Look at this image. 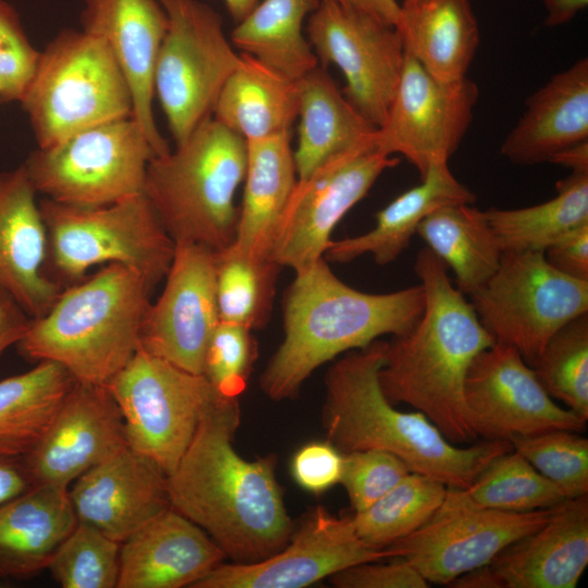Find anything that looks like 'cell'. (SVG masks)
<instances>
[{
	"instance_id": "cell-22",
	"label": "cell",
	"mask_w": 588,
	"mask_h": 588,
	"mask_svg": "<svg viewBox=\"0 0 588 588\" xmlns=\"http://www.w3.org/2000/svg\"><path fill=\"white\" fill-rule=\"evenodd\" d=\"M82 29L101 39L113 54L131 88L132 118L149 140L155 156L170 150L154 114V73L168 27L159 0H82Z\"/></svg>"
},
{
	"instance_id": "cell-34",
	"label": "cell",
	"mask_w": 588,
	"mask_h": 588,
	"mask_svg": "<svg viewBox=\"0 0 588 588\" xmlns=\"http://www.w3.org/2000/svg\"><path fill=\"white\" fill-rule=\"evenodd\" d=\"M321 0H259L231 32L232 45L242 53L297 81L319 65L303 33L305 20Z\"/></svg>"
},
{
	"instance_id": "cell-49",
	"label": "cell",
	"mask_w": 588,
	"mask_h": 588,
	"mask_svg": "<svg viewBox=\"0 0 588 588\" xmlns=\"http://www.w3.org/2000/svg\"><path fill=\"white\" fill-rule=\"evenodd\" d=\"M30 320L15 299L0 290V356L24 338Z\"/></svg>"
},
{
	"instance_id": "cell-39",
	"label": "cell",
	"mask_w": 588,
	"mask_h": 588,
	"mask_svg": "<svg viewBox=\"0 0 588 588\" xmlns=\"http://www.w3.org/2000/svg\"><path fill=\"white\" fill-rule=\"evenodd\" d=\"M462 490L475 505L504 512L551 509L567 500L514 449L494 457Z\"/></svg>"
},
{
	"instance_id": "cell-6",
	"label": "cell",
	"mask_w": 588,
	"mask_h": 588,
	"mask_svg": "<svg viewBox=\"0 0 588 588\" xmlns=\"http://www.w3.org/2000/svg\"><path fill=\"white\" fill-rule=\"evenodd\" d=\"M246 161V140L212 117L150 159L144 194L174 244L216 252L234 241Z\"/></svg>"
},
{
	"instance_id": "cell-8",
	"label": "cell",
	"mask_w": 588,
	"mask_h": 588,
	"mask_svg": "<svg viewBox=\"0 0 588 588\" xmlns=\"http://www.w3.org/2000/svg\"><path fill=\"white\" fill-rule=\"evenodd\" d=\"M21 102L41 148L133 115L131 88L113 54L83 29L60 32L40 51Z\"/></svg>"
},
{
	"instance_id": "cell-14",
	"label": "cell",
	"mask_w": 588,
	"mask_h": 588,
	"mask_svg": "<svg viewBox=\"0 0 588 588\" xmlns=\"http://www.w3.org/2000/svg\"><path fill=\"white\" fill-rule=\"evenodd\" d=\"M479 99L477 84L430 75L404 52V63L384 122L377 128L376 150L402 155L424 177L433 164L448 163L460 147Z\"/></svg>"
},
{
	"instance_id": "cell-1",
	"label": "cell",
	"mask_w": 588,
	"mask_h": 588,
	"mask_svg": "<svg viewBox=\"0 0 588 588\" xmlns=\"http://www.w3.org/2000/svg\"><path fill=\"white\" fill-rule=\"evenodd\" d=\"M237 397L219 394L167 476L171 507L199 526L233 563L267 559L290 540L293 524L273 456L246 460L233 445Z\"/></svg>"
},
{
	"instance_id": "cell-28",
	"label": "cell",
	"mask_w": 588,
	"mask_h": 588,
	"mask_svg": "<svg viewBox=\"0 0 588 588\" xmlns=\"http://www.w3.org/2000/svg\"><path fill=\"white\" fill-rule=\"evenodd\" d=\"M476 195L451 172L448 163L433 164L420 183L395 197L376 215L375 226L363 234L331 241L323 258L346 264L370 255L381 266L393 262L409 245L420 222L449 205L474 204Z\"/></svg>"
},
{
	"instance_id": "cell-15",
	"label": "cell",
	"mask_w": 588,
	"mask_h": 588,
	"mask_svg": "<svg viewBox=\"0 0 588 588\" xmlns=\"http://www.w3.org/2000/svg\"><path fill=\"white\" fill-rule=\"evenodd\" d=\"M307 39L318 63L342 72V93L377 128L385 120L404 63L396 29L355 9L321 0L307 19Z\"/></svg>"
},
{
	"instance_id": "cell-45",
	"label": "cell",
	"mask_w": 588,
	"mask_h": 588,
	"mask_svg": "<svg viewBox=\"0 0 588 588\" xmlns=\"http://www.w3.org/2000/svg\"><path fill=\"white\" fill-rule=\"evenodd\" d=\"M39 56L40 51L29 42L15 10L0 0V99L22 101Z\"/></svg>"
},
{
	"instance_id": "cell-44",
	"label": "cell",
	"mask_w": 588,
	"mask_h": 588,
	"mask_svg": "<svg viewBox=\"0 0 588 588\" xmlns=\"http://www.w3.org/2000/svg\"><path fill=\"white\" fill-rule=\"evenodd\" d=\"M343 455L340 482L354 513L371 506L411 473L400 457L382 450L352 451Z\"/></svg>"
},
{
	"instance_id": "cell-53",
	"label": "cell",
	"mask_w": 588,
	"mask_h": 588,
	"mask_svg": "<svg viewBox=\"0 0 588 588\" xmlns=\"http://www.w3.org/2000/svg\"><path fill=\"white\" fill-rule=\"evenodd\" d=\"M549 162L565 167L571 172H588V140L560 151Z\"/></svg>"
},
{
	"instance_id": "cell-11",
	"label": "cell",
	"mask_w": 588,
	"mask_h": 588,
	"mask_svg": "<svg viewBox=\"0 0 588 588\" xmlns=\"http://www.w3.org/2000/svg\"><path fill=\"white\" fill-rule=\"evenodd\" d=\"M168 27L154 73L155 96L175 145L212 117L219 93L241 54L224 34L220 14L199 0H159Z\"/></svg>"
},
{
	"instance_id": "cell-43",
	"label": "cell",
	"mask_w": 588,
	"mask_h": 588,
	"mask_svg": "<svg viewBox=\"0 0 588 588\" xmlns=\"http://www.w3.org/2000/svg\"><path fill=\"white\" fill-rule=\"evenodd\" d=\"M257 354L252 330L220 321L207 345L203 375L222 395L238 397L246 388Z\"/></svg>"
},
{
	"instance_id": "cell-37",
	"label": "cell",
	"mask_w": 588,
	"mask_h": 588,
	"mask_svg": "<svg viewBox=\"0 0 588 588\" xmlns=\"http://www.w3.org/2000/svg\"><path fill=\"white\" fill-rule=\"evenodd\" d=\"M215 286L220 321L255 330L269 320L279 265L252 255L234 242L213 252Z\"/></svg>"
},
{
	"instance_id": "cell-5",
	"label": "cell",
	"mask_w": 588,
	"mask_h": 588,
	"mask_svg": "<svg viewBox=\"0 0 588 588\" xmlns=\"http://www.w3.org/2000/svg\"><path fill=\"white\" fill-rule=\"evenodd\" d=\"M154 289L135 269L108 264L65 286L17 343L33 362L62 366L78 383L106 385L140 346Z\"/></svg>"
},
{
	"instance_id": "cell-42",
	"label": "cell",
	"mask_w": 588,
	"mask_h": 588,
	"mask_svg": "<svg viewBox=\"0 0 588 588\" xmlns=\"http://www.w3.org/2000/svg\"><path fill=\"white\" fill-rule=\"evenodd\" d=\"M511 444L566 499L588 494V439L580 432L554 429L515 438Z\"/></svg>"
},
{
	"instance_id": "cell-30",
	"label": "cell",
	"mask_w": 588,
	"mask_h": 588,
	"mask_svg": "<svg viewBox=\"0 0 588 588\" xmlns=\"http://www.w3.org/2000/svg\"><path fill=\"white\" fill-rule=\"evenodd\" d=\"M404 52L444 82L467 77L480 42L470 0H403L394 26Z\"/></svg>"
},
{
	"instance_id": "cell-32",
	"label": "cell",
	"mask_w": 588,
	"mask_h": 588,
	"mask_svg": "<svg viewBox=\"0 0 588 588\" xmlns=\"http://www.w3.org/2000/svg\"><path fill=\"white\" fill-rule=\"evenodd\" d=\"M297 112L296 81L242 53L219 93L212 118L248 142L291 132Z\"/></svg>"
},
{
	"instance_id": "cell-33",
	"label": "cell",
	"mask_w": 588,
	"mask_h": 588,
	"mask_svg": "<svg viewBox=\"0 0 588 588\" xmlns=\"http://www.w3.org/2000/svg\"><path fill=\"white\" fill-rule=\"evenodd\" d=\"M421 240L455 275L456 287L471 295L498 269L502 248L485 212L471 204L441 207L418 225Z\"/></svg>"
},
{
	"instance_id": "cell-38",
	"label": "cell",
	"mask_w": 588,
	"mask_h": 588,
	"mask_svg": "<svg viewBox=\"0 0 588 588\" xmlns=\"http://www.w3.org/2000/svg\"><path fill=\"white\" fill-rule=\"evenodd\" d=\"M446 491L442 481L411 471L371 506L354 513L355 531L366 544L384 549L420 528L439 509Z\"/></svg>"
},
{
	"instance_id": "cell-51",
	"label": "cell",
	"mask_w": 588,
	"mask_h": 588,
	"mask_svg": "<svg viewBox=\"0 0 588 588\" xmlns=\"http://www.w3.org/2000/svg\"><path fill=\"white\" fill-rule=\"evenodd\" d=\"M339 4L366 13L378 21L395 26L400 13L397 0H331Z\"/></svg>"
},
{
	"instance_id": "cell-10",
	"label": "cell",
	"mask_w": 588,
	"mask_h": 588,
	"mask_svg": "<svg viewBox=\"0 0 588 588\" xmlns=\"http://www.w3.org/2000/svg\"><path fill=\"white\" fill-rule=\"evenodd\" d=\"M469 296L494 343L516 348L529 366L561 327L588 313V281L558 271L543 252H503L495 272Z\"/></svg>"
},
{
	"instance_id": "cell-4",
	"label": "cell",
	"mask_w": 588,
	"mask_h": 588,
	"mask_svg": "<svg viewBox=\"0 0 588 588\" xmlns=\"http://www.w3.org/2000/svg\"><path fill=\"white\" fill-rule=\"evenodd\" d=\"M425 308L422 285L367 293L341 281L322 258L296 272L283 301V340L260 377L272 401L294 399L323 364L384 335L408 331Z\"/></svg>"
},
{
	"instance_id": "cell-23",
	"label": "cell",
	"mask_w": 588,
	"mask_h": 588,
	"mask_svg": "<svg viewBox=\"0 0 588 588\" xmlns=\"http://www.w3.org/2000/svg\"><path fill=\"white\" fill-rule=\"evenodd\" d=\"M68 493L78 523L120 543L171 506L167 475L128 445L77 477Z\"/></svg>"
},
{
	"instance_id": "cell-7",
	"label": "cell",
	"mask_w": 588,
	"mask_h": 588,
	"mask_svg": "<svg viewBox=\"0 0 588 588\" xmlns=\"http://www.w3.org/2000/svg\"><path fill=\"white\" fill-rule=\"evenodd\" d=\"M47 232V274L63 287L97 265L137 270L156 287L166 277L175 244L144 193L96 207L39 200Z\"/></svg>"
},
{
	"instance_id": "cell-26",
	"label": "cell",
	"mask_w": 588,
	"mask_h": 588,
	"mask_svg": "<svg viewBox=\"0 0 588 588\" xmlns=\"http://www.w3.org/2000/svg\"><path fill=\"white\" fill-rule=\"evenodd\" d=\"M525 107L501 145L510 162H549L560 151L588 140V59L554 74L526 99Z\"/></svg>"
},
{
	"instance_id": "cell-46",
	"label": "cell",
	"mask_w": 588,
	"mask_h": 588,
	"mask_svg": "<svg viewBox=\"0 0 588 588\" xmlns=\"http://www.w3.org/2000/svg\"><path fill=\"white\" fill-rule=\"evenodd\" d=\"M343 457L329 441H313L294 453L291 475L302 489L320 494L340 482Z\"/></svg>"
},
{
	"instance_id": "cell-48",
	"label": "cell",
	"mask_w": 588,
	"mask_h": 588,
	"mask_svg": "<svg viewBox=\"0 0 588 588\" xmlns=\"http://www.w3.org/2000/svg\"><path fill=\"white\" fill-rule=\"evenodd\" d=\"M543 256L563 274L588 281V223L553 242L543 250Z\"/></svg>"
},
{
	"instance_id": "cell-21",
	"label": "cell",
	"mask_w": 588,
	"mask_h": 588,
	"mask_svg": "<svg viewBox=\"0 0 588 588\" xmlns=\"http://www.w3.org/2000/svg\"><path fill=\"white\" fill-rule=\"evenodd\" d=\"M588 564V497L554 506L534 531L468 572V588H575Z\"/></svg>"
},
{
	"instance_id": "cell-12",
	"label": "cell",
	"mask_w": 588,
	"mask_h": 588,
	"mask_svg": "<svg viewBox=\"0 0 588 588\" xmlns=\"http://www.w3.org/2000/svg\"><path fill=\"white\" fill-rule=\"evenodd\" d=\"M106 387L121 412L128 446L167 476L189 445L203 414L221 394L203 373L140 347Z\"/></svg>"
},
{
	"instance_id": "cell-2",
	"label": "cell",
	"mask_w": 588,
	"mask_h": 588,
	"mask_svg": "<svg viewBox=\"0 0 588 588\" xmlns=\"http://www.w3.org/2000/svg\"><path fill=\"white\" fill-rule=\"evenodd\" d=\"M415 272L425 308L413 328L387 341L380 385L392 404L411 406L450 442L468 445L478 437L465 402V378L474 358L494 341L429 248L418 252Z\"/></svg>"
},
{
	"instance_id": "cell-20",
	"label": "cell",
	"mask_w": 588,
	"mask_h": 588,
	"mask_svg": "<svg viewBox=\"0 0 588 588\" xmlns=\"http://www.w3.org/2000/svg\"><path fill=\"white\" fill-rule=\"evenodd\" d=\"M127 444L121 412L106 385L75 382L54 418L22 461L33 485L68 489Z\"/></svg>"
},
{
	"instance_id": "cell-47",
	"label": "cell",
	"mask_w": 588,
	"mask_h": 588,
	"mask_svg": "<svg viewBox=\"0 0 588 588\" xmlns=\"http://www.w3.org/2000/svg\"><path fill=\"white\" fill-rule=\"evenodd\" d=\"M393 562H364L350 566L330 578L336 588H427L429 583L408 562L394 558Z\"/></svg>"
},
{
	"instance_id": "cell-41",
	"label": "cell",
	"mask_w": 588,
	"mask_h": 588,
	"mask_svg": "<svg viewBox=\"0 0 588 588\" xmlns=\"http://www.w3.org/2000/svg\"><path fill=\"white\" fill-rule=\"evenodd\" d=\"M120 550V542L77 522L48 569L63 588H118Z\"/></svg>"
},
{
	"instance_id": "cell-31",
	"label": "cell",
	"mask_w": 588,
	"mask_h": 588,
	"mask_svg": "<svg viewBox=\"0 0 588 588\" xmlns=\"http://www.w3.org/2000/svg\"><path fill=\"white\" fill-rule=\"evenodd\" d=\"M247 144L243 198L234 243L268 258L284 208L297 182L291 132Z\"/></svg>"
},
{
	"instance_id": "cell-40",
	"label": "cell",
	"mask_w": 588,
	"mask_h": 588,
	"mask_svg": "<svg viewBox=\"0 0 588 588\" xmlns=\"http://www.w3.org/2000/svg\"><path fill=\"white\" fill-rule=\"evenodd\" d=\"M531 367L553 400L588 420V313L561 327Z\"/></svg>"
},
{
	"instance_id": "cell-13",
	"label": "cell",
	"mask_w": 588,
	"mask_h": 588,
	"mask_svg": "<svg viewBox=\"0 0 588 588\" xmlns=\"http://www.w3.org/2000/svg\"><path fill=\"white\" fill-rule=\"evenodd\" d=\"M553 507L504 512L475 505L448 487L439 509L417 530L388 546L431 584L450 585L489 564L504 548L541 526Z\"/></svg>"
},
{
	"instance_id": "cell-54",
	"label": "cell",
	"mask_w": 588,
	"mask_h": 588,
	"mask_svg": "<svg viewBox=\"0 0 588 588\" xmlns=\"http://www.w3.org/2000/svg\"><path fill=\"white\" fill-rule=\"evenodd\" d=\"M259 0H223L226 10L234 23L243 20Z\"/></svg>"
},
{
	"instance_id": "cell-18",
	"label": "cell",
	"mask_w": 588,
	"mask_h": 588,
	"mask_svg": "<svg viewBox=\"0 0 588 588\" xmlns=\"http://www.w3.org/2000/svg\"><path fill=\"white\" fill-rule=\"evenodd\" d=\"M393 558L391 549L366 544L352 516L336 517L317 506L271 556L253 563H221L193 588H304L350 566Z\"/></svg>"
},
{
	"instance_id": "cell-27",
	"label": "cell",
	"mask_w": 588,
	"mask_h": 588,
	"mask_svg": "<svg viewBox=\"0 0 588 588\" xmlns=\"http://www.w3.org/2000/svg\"><path fill=\"white\" fill-rule=\"evenodd\" d=\"M296 83L298 126L293 156L297 180L338 156L375 148L377 127L345 98L326 68L317 65Z\"/></svg>"
},
{
	"instance_id": "cell-16",
	"label": "cell",
	"mask_w": 588,
	"mask_h": 588,
	"mask_svg": "<svg viewBox=\"0 0 588 588\" xmlns=\"http://www.w3.org/2000/svg\"><path fill=\"white\" fill-rule=\"evenodd\" d=\"M397 163L399 158L368 148L338 156L297 180L268 258L295 273L322 259L335 225Z\"/></svg>"
},
{
	"instance_id": "cell-35",
	"label": "cell",
	"mask_w": 588,
	"mask_h": 588,
	"mask_svg": "<svg viewBox=\"0 0 588 588\" xmlns=\"http://www.w3.org/2000/svg\"><path fill=\"white\" fill-rule=\"evenodd\" d=\"M75 380L60 365L42 360L0 380V456L22 457L46 432Z\"/></svg>"
},
{
	"instance_id": "cell-24",
	"label": "cell",
	"mask_w": 588,
	"mask_h": 588,
	"mask_svg": "<svg viewBox=\"0 0 588 588\" xmlns=\"http://www.w3.org/2000/svg\"><path fill=\"white\" fill-rule=\"evenodd\" d=\"M24 164L0 172V290L30 318L42 316L64 289L46 272L47 232Z\"/></svg>"
},
{
	"instance_id": "cell-9",
	"label": "cell",
	"mask_w": 588,
	"mask_h": 588,
	"mask_svg": "<svg viewBox=\"0 0 588 588\" xmlns=\"http://www.w3.org/2000/svg\"><path fill=\"white\" fill-rule=\"evenodd\" d=\"M154 156L143 130L128 117L38 147L23 164L37 194L64 205L96 207L144 193Z\"/></svg>"
},
{
	"instance_id": "cell-36",
	"label": "cell",
	"mask_w": 588,
	"mask_h": 588,
	"mask_svg": "<svg viewBox=\"0 0 588 588\" xmlns=\"http://www.w3.org/2000/svg\"><path fill=\"white\" fill-rule=\"evenodd\" d=\"M483 212L502 252H543L564 234L588 223V172H571L556 182V195L541 204Z\"/></svg>"
},
{
	"instance_id": "cell-19",
	"label": "cell",
	"mask_w": 588,
	"mask_h": 588,
	"mask_svg": "<svg viewBox=\"0 0 588 588\" xmlns=\"http://www.w3.org/2000/svg\"><path fill=\"white\" fill-rule=\"evenodd\" d=\"M164 286L149 304L140 328V348L184 370L203 373L208 342L220 322L213 250L175 244Z\"/></svg>"
},
{
	"instance_id": "cell-3",
	"label": "cell",
	"mask_w": 588,
	"mask_h": 588,
	"mask_svg": "<svg viewBox=\"0 0 588 588\" xmlns=\"http://www.w3.org/2000/svg\"><path fill=\"white\" fill-rule=\"evenodd\" d=\"M387 340L347 352L324 377L321 421L327 441L342 454L382 450L400 457L412 473L465 489L511 442L485 440L453 444L420 412H402L384 395L379 371L385 359Z\"/></svg>"
},
{
	"instance_id": "cell-52",
	"label": "cell",
	"mask_w": 588,
	"mask_h": 588,
	"mask_svg": "<svg viewBox=\"0 0 588 588\" xmlns=\"http://www.w3.org/2000/svg\"><path fill=\"white\" fill-rule=\"evenodd\" d=\"M542 3L546 9L544 24L555 27L571 22L587 8L588 0H542Z\"/></svg>"
},
{
	"instance_id": "cell-25",
	"label": "cell",
	"mask_w": 588,
	"mask_h": 588,
	"mask_svg": "<svg viewBox=\"0 0 588 588\" xmlns=\"http://www.w3.org/2000/svg\"><path fill=\"white\" fill-rule=\"evenodd\" d=\"M224 559L199 526L170 506L121 542L118 588H193Z\"/></svg>"
},
{
	"instance_id": "cell-50",
	"label": "cell",
	"mask_w": 588,
	"mask_h": 588,
	"mask_svg": "<svg viewBox=\"0 0 588 588\" xmlns=\"http://www.w3.org/2000/svg\"><path fill=\"white\" fill-rule=\"evenodd\" d=\"M33 486L22 457L0 456V505Z\"/></svg>"
},
{
	"instance_id": "cell-29",
	"label": "cell",
	"mask_w": 588,
	"mask_h": 588,
	"mask_svg": "<svg viewBox=\"0 0 588 588\" xmlns=\"http://www.w3.org/2000/svg\"><path fill=\"white\" fill-rule=\"evenodd\" d=\"M77 524L68 489L35 485L0 505V577L23 579L47 569Z\"/></svg>"
},
{
	"instance_id": "cell-17",
	"label": "cell",
	"mask_w": 588,
	"mask_h": 588,
	"mask_svg": "<svg viewBox=\"0 0 588 588\" xmlns=\"http://www.w3.org/2000/svg\"><path fill=\"white\" fill-rule=\"evenodd\" d=\"M465 402L477 437L509 441L554 429L581 432L586 421L560 406L512 346L494 343L471 362Z\"/></svg>"
}]
</instances>
